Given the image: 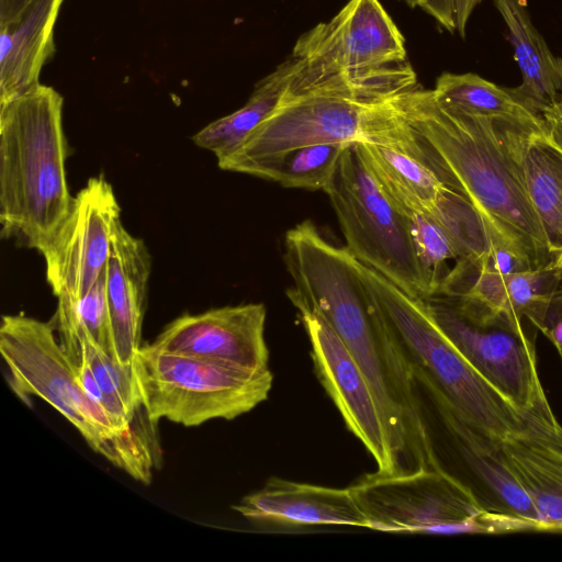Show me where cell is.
Returning <instances> with one entry per match:
<instances>
[{"mask_svg":"<svg viewBox=\"0 0 562 562\" xmlns=\"http://www.w3.org/2000/svg\"><path fill=\"white\" fill-rule=\"evenodd\" d=\"M401 116L394 142L426 164L475 210L492 248L502 247L529 269L553 263L540 221L529 200L518 146L531 124L472 113L439 101L419 85L393 99Z\"/></svg>","mask_w":562,"mask_h":562,"instance_id":"cell-1","label":"cell"},{"mask_svg":"<svg viewBox=\"0 0 562 562\" xmlns=\"http://www.w3.org/2000/svg\"><path fill=\"white\" fill-rule=\"evenodd\" d=\"M64 99L38 83L0 105L1 237L40 252L68 215Z\"/></svg>","mask_w":562,"mask_h":562,"instance_id":"cell-2","label":"cell"},{"mask_svg":"<svg viewBox=\"0 0 562 562\" xmlns=\"http://www.w3.org/2000/svg\"><path fill=\"white\" fill-rule=\"evenodd\" d=\"M359 270L416 383L428 391L437 408L496 442L524 429L526 413L506 401L465 360L434 319L427 300L406 293L360 261Z\"/></svg>","mask_w":562,"mask_h":562,"instance_id":"cell-3","label":"cell"},{"mask_svg":"<svg viewBox=\"0 0 562 562\" xmlns=\"http://www.w3.org/2000/svg\"><path fill=\"white\" fill-rule=\"evenodd\" d=\"M55 327L25 315H3L0 352L9 384L25 403L37 396L70 422L90 448L134 480L149 484L160 459L154 438L122 432L86 393L77 363L54 334Z\"/></svg>","mask_w":562,"mask_h":562,"instance_id":"cell-4","label":"cell"},{"mask_svg":"<svg viewBox=\"0 0 562 562\" xmlns=\"http://www.w3.org/2000/svg\"><path fill=\"white\" fill-rule=\"evenodd\" d=\"M132 369L149 420L186 427L250 412L268 398L273 381L269 368L170 353L151 344L140 346Z\"/></svg>","mask_w":562,"mask_h":562,"instance_id":"cell-5","label":"cell"},{"mask_svg":"<svg viewBox=\"0 0 562 562\" xmlns=\"http://www.w3.org/2000/svg\"><path fill=\"white\" fill-rule=\"evenodd\" d=\"M349 491L369 529L435 535L509 531V517L488 512L473 492L443 468L369 473Z\"/></svg>","mask_w":562,"mask_h":562,"instance_id":"cell-6","label":"cell"},{"mask_svg":"<svg viewBox=\"0 0 562 562\" xmlns=\"http://www.w3.org/2000/svg\"><path fill=\"white\" fill-rule=\"evenodd\" d=\"M346 248L406 293L428 300L434 291L418 262L408 216L379 188L356 143L342 151L326 189Z\"/></svg>","mask_w":562,"mask_h":562,"instance_id":"cell-7","label":"cell"},{"mask_svg":"<svg viewBox=\"0 0 562 562\" xmlns=\"http://www.w3.org/2000/svg\"><path fill=\"white\" fill-rule=\"evenodd\" d=\"M121 207L110 182L90 178L74 196L68 215L41 251L53 293L80 300L105 270Z\"/></svg>","mask_w":562,"mask_h":562,"instance_id":"cell-8","label":"cell"},{"mask_svg":"<svg viewBox=\"0 0 562 562\" xmlns=\"http://www.w3.org/2000/svg\"><path fill=\"white\" fill-rule=\"evenodd\" d=\"M291 55L327 72L370 70L407 59L405 40L380 0H349L330 20L302 34Z\"/></svg>","mask_w":562,"mask_h":562,"instance_id":"cell-9","label":"cell"},{"mask_svg":"<svg viewBox=\"0 0 562 562\" xmlns=\"http://www.w3.org/2000/svg\"><path fill=\"white\" fill-rule=\"evenodd\" d=\"M427 304L445 335L496 392L524 414L537 404L544 390L527 333L475 324L439 296Z\"/></svg>","mask_w":562,"mask_h":562,"instance_id":"cell-10","label":"cell"},{"mask_svg":"<svg viewBox=\"0 0 562 562\" xmlns=\"http://www.w3.org/2000/svg\"><path fill=\"white\" fill-rule=\"evenodd\" d=\"M311 344L315 373L345 424L367 448L380 473H398L373 391L353 356L317 312L296 308Z\"/></svg>","mask_w":562,"mask_h":562,"instance_id":"cell-11","label":"cell"},{"mask_svg":"<svg viewBox=\"0 0 562 562\" xmlns=\"http://www.w3.org/2000/svg\"><path fill=\"white\" fill-rule=\"evenodd\" d=\"M549 291L540 269L503 274L470 259H458L436 296L448 301L467 319L525 334L522 318H535Z\"/></svg>","mask_w":562,"mask_h":562,"instance_id":"cell-12","label":"cell"},{"mask_svg":"<svg viewBox=\"0 0 562 562\" xmlns=\"http://www.w3.org/2000/svg\"><path fill=\"white\" fill-rule=\"evenodd\" d=\"M266 318L262 303L186 313L169 323L151 345L170 353L267 369Z\"/></svg>","mask_w":562,"mask_h":562,"instance_id":"cell-13","label":"cell"},{"mask_svg":"<svg viewBox=\"0 0 562 562\" xmlns=\"http://www.w3.org/2000/svg\"><path fill=\"white\" fill-rule=\"evenodd\" d=\"M504 458L533 503L543 530L562 531V425L546 393L524 429L501 442Z\"/></svg>","mask_w":562,"mask_h":562,"instance_id":"cell-14","label":"cell"},{"mask_svg":"<svg viewBox=\"0 0 562 562\" xmlns=\"http://www.w3.org/2000/svg\"><path fill=\"white\" fill-rule=\"evenodd\" d=\"M233 509L261 522L290 526H349L369 528L348 488H335L271 477L244 496Z\"/></svg>","mask_w":562,"mask_h":562,"instance_id":"cell-15","label":"cell"},{"mask_svg":"<svg viewBox=\"0 0 562 562\" xmlns=\"http://www.w3.org/2000/svg\"><path fill=\"white\" fill-rule=\"evenodd\" d=\"M151 259L145 243L120 222L106 265V295L114 360L131 367L140 348Z\"/></svg>","mask_w":562,"mask_h":562,"instance_id":"cell-16","label":"cell"},{"mask_svg":"<svg viewBox=\"0 0 562 562\" xmlns=\"http://www.w3.org/2000/svg\"><path fill=\"white\" fill-rule=\"evenodd\" d=\"M64 0H35L16 22L0 26V105L40 83L55 53L54 29Z\"/></svg>","mask_w":562,"mask_h":562,"instance_id":"cell-17","label":"cell"},{"mask_svg":"<svg viewBox=\"0 0 562 562\" xmlns=\"http://www.w3.org/2000/svg\"><path fill=\"white\" fill-rule=\"evenodd\" d=\"M492 1L507 27L521 72V83L514 91L527 106L543 115L562 94V59L533 25L525 0Z\"/></svg>","mask_w":562,"mask_h":562,"instance_id":"cell-18","label":"cell"},{"mask_svg":"<svg viewBox=\"0 0 562 562\" xmlns=\"http://www.w3.org/2000/svg\"><path fill=\"white\" fill-rule=\"evenodd\" d=\"M437 409L460 454L474 475L501 504L502 510L525 521L531 530H543L531 498L504 458L501 442L474 431L450 412Z\"/></svg>","mask_w":562,"mask_h":562,"instance_id":"cell-19","label":"cell"},{"mask_svg":"<svg viewBox=\"0 0 562 562\" xmlns=\"http://www.w3.org/2000/svg\"><path fill=\"white\" fill-rule=\"evenodd\" d=\"M366 168L386 196L404 213H430L447 190L434 171L396 146L356 143Z\"/></svg>","mask_w":562,"mask_h":562,"instance_id":"cell-20","label":"cell"},{"mask_svg":"<svg viewBox=\"0 0 562 562\" xmlns=\"http://www.w3.org/2000/svg\"><path fill=\"white\" fill-rule=\"evenodd\" d=\"M519 164L531 205L551 254L562 251V153L546 128H526L519 138Z\"/></svg>","mask_w":562,"mask_h":562,"instance_id":"cell-21","label":"cell"},{"mask_svg":"<svg viewBox=\"0 0 562 562\" xmlns=\"http://www.w3.org/2000/svg\"><path fill=\"white\" fill-rule=\"evenodd\" d=\"M297 67L299 59L288 57L256 83L241 108L202 127L193 135V143L217 159L229 155L274 111Z\"/></svg>","mask_w":562,"mask_h":562,"instance_id":"cell-22","label":"cell"},{"mask_svg":"<svg viewBox=\"0 0 562 562\" xmlns=\"http://www.w3.org/2000/svg\"><path fill=\"white\" fill-rule=\"evenodd\" d=\"M347 146L349 145L304 146L240 162L232 171L272 180L285 188L325 192Z\"/></svg>","mask_w":562,"mask_h":562,"instance_id":"cell-23","label":"cell"},{"mask_svg":"<svg viewBox=\"0 0 562 562\" xmlns=\"http://www.w3.org/2000/svg\"><path fill=\"white\" fill-rule=\"evenodd\" d=\"M441 102L491 117L544 124L542 114L527 106L514 91L476 74H441L431 89Z\"/></svg>","mask_w":562,"mask_h":562,"instance_id":"cell-24","label":"cell"},{"mask_svg":"<svg viewBox=\"0 0 562 562\" xmlns=\"http://www.w3.org/2000/svg\"><path fill=\"white\" fill-rule=\"evenodd\" d=\"M430 214L453 243L458 259L487 262L492 245L473 206L460 194L447 189ZM457 259V260H458Z\"/></svg>","mask_w":562,"mask_h":562,"instance_id":"cell-25","label":"cell"},{"mask_svg":"<svg viewBox=\"0 0 562 562\" xmlns=\"http://www.w3.org/2000/svg\"><path fill=\"white\" fill-rule=\"evenodd\" d=\"M409 233L418 262L436 295L449 270L447 261L458 259L457 249L442 226L428 213H408Z\"/></svg>","mask_w":562,"mask_h":562,"instance_id":"cell-26","label":"cell"},{"mask_svg":"<svg viewBox=\"0 0 562 562\" xmlns=\"http://www.w3.org/2000/svg\"><path fill=\"white\" fill-rule=\"evenodd\" d=\"M35 0H0V26L10 25L25 13Z\"/></svg>","mask_w":562,"mask_h":562,"instance_id":"cell-27","label":"cell"},{"mask_svg":"<svg viewBox=\"0 0 562 562\" xmlns=\"http://www.w3.org/2000/svg\"><path fill=\"white\" fill-rule=\"evenodd\" d=\"M482 0H453L456 32L465 36L467 25L474 9Z\"/></svg>","mask_w":562,"mask_h":562,"instance_id":"cell-28","label":"cell"},{"mask_svg":"<svg viewBox=\"0 0 562 562\" xmlns=\"http://www.w3.org/2000/svg\"><path fill=\"white\" fill-rule=\"evenodd\" d=\"M547 122L548 140L562 153V121L543 114Z\"/></svg>","mask_w":562,"mask_h":562,"instance_id":"cell-29","label":"cell"},{"mask_svg":"<svg viewBox=\"0 0 562 562\" xmlns=\"http://www.w3.org/2000/svg\"><path fill=\"white\" fill-rule=\"evenodd\" d=\"M547 115H551L560 121H562V94L555 101L553 105H551L546 113Z\"/></svg>","mask_w":562,"mask_h":562,"instance_id":"cell-30","label":"cell"},{"mask_svg":"<svg viewBox=\"0 0 562 562\" xmlns=\"http://www.w3.org/2000/svg\"><path fill=\"white\" fill-rule=\"evenodd\" d=\"M412 8H420L423 9L427 0H404Z\"/></svg>","mask_w":562,"mask_h":562,"instance_id":"cell-31","label":"cell"},{"mask_svg":"<svg viewBox=\"0 0 562 562\" xmlns=\"http://www.w3.org/2000/svg\"><path fill=\"white\" fill-rule=\"evenodd\" d=\"M554 265L562 271V251L557 256Z\"/></svg>","mask_w":562,"mask_h":562,"instance_id":"cell-32","label":"cell"}]
</instances>
